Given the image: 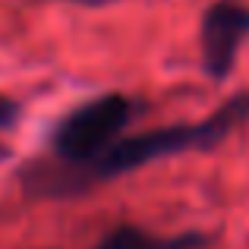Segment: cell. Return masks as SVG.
I'll return each mask as SVG.
<instances>
[{"mask_svg":"<svg viewBox=\"0 0 249 249\" xmlns=\"http://www.w3.org/2000/svg\"><path fill=\"white\" fill-rule=\"evenodd\" d=\"M249 120V95L233 98L231 104H224L221 110H214L212 117L199 123H177V126H158L148 133H136L126 139H117L101 158H95L91 164H85L79 170H73L70 183L76 177H82L85 183H104L110 177L129 174V170L152 164V161L170 158V155H183V152H196V148H212L231 133L237 123Z\"/></svg>","mask_w":249,"mask_h":249,"instance_id":"1","label":"cell"},{"mask_svg":"<svg viewBox=\"0 0 249 249\" xmlns=\"http://www.w3.org/2000/svg\"><path fill=\"white\" fill-rule=\"evenodd\" d=\"M136 114V104L123 91H107L73 107L54 129V152L70 167H85L101 158L123 136Z\"/></svg>","mask_w":249,"mask_h":249,"instance_id":"2","label":"cell"},{"mask_svg":"<svg viewBox=\"0 0 249 249\" xmlns=\"http://www.w3.org/2000/svg\"><path fill=\"white\" fill-rule=\"evenodd\" d=\"M249 38V3L243 0H214L202 16V67L214 82L231 76L237 54Z\"/></svg>","mask_w":249,"mask_h":249,"instance_id":"3","label":"cell"},{"mask_svg":"<svg viewBox=\"0 0 249 249\" xmlns=\"http://www.w3.org/2000/svg\"><path fill=\"white\" fill-rule=\"evenodd\" d=\"M205 240L199 233H183V237H158L142 227L120 224L107 233L95 249H202Z\"/></svg>","mask_w":249,"mask_h":249,"instance_id":"4","label":"cell"},{"mask_svg":"<svg viewBox=\"0 0 249 249\" xmlns=\"http://www.w3.org/2000/svg\"><path fill=\"white\" fill-rule=\"evenodd\" d=\"M16 114H19L16 101H10V98H3V95H0V129L13 126V120H16Z\"/></svg>","mask_w":249,"mask_h":249,"instance_id":"5","label":"cell"},{"mask_svg":"<svg viewBox=\"0 0 249 249\" xmlns=\"http://www.w3.org/2000/svg\"><path fill=\"white\" fill-rule=\"evenodd\" d=\"M70 3H82V6H104V3H114V0H70Z\"/></svg>","mask_w":249,"mask_h":249,"instance_id":"6","label":"cell"}]
</instances>
